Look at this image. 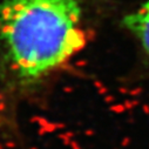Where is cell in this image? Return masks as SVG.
I'll return each mask as SVG.
<instances>
[{
    "label": "cell",
    "instance_id": "6da1fadb",
    "mask_svg": "<svg viewBox=\"0 0 149 149\" xmlns=\"http://www.w3.org/2000/svg\"><path fill=\"white\" fill-rule=\"evenodd\" d=\"M81 0H3L0 45L7 70L33 86L69 63L86 46Z\"/></svg>",
    "mask_w": 149,
    "mask_h": 149
},
{
    "label": "cell",
    "instance_id": "7a4b0ae2",
    "mask_svg": "<svg viewBox=\"0 0 149 149\" xmlns=\"http://www.w3.org/2000/svg\"><path fill=\"white\" fill-rule=\"evenodd\" d=\"M122 24L135 38L146 65L149 67V0H144L136 10L125 15Z\"/></svg>",
    "mask_w": 149,
    "mask_h": 149
}]
</instances>
